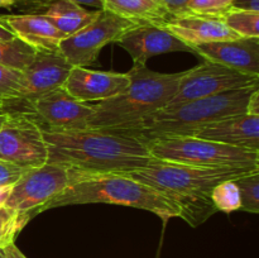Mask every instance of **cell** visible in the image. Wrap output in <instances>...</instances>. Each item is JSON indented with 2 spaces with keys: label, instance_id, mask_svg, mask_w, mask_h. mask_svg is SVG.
<instances>
[{
  "label": "cell",
  "instance_id": "cell-1",
  "mask_svg": "<svg viewBox=\"0 0 259 258\" xmlns=\"http://www.w3.org/2000/svg\"><path fill=\"white\" fill-rule=\"evenodd\" d=\"M43 134L48 163L60 164L73 174L128 175L154 159L146 142L106 129L43 131Z\"/></svg>",
  "mask_w": 259,
  "mask_h": 258
},
{
  "label": "cell",
  "instance_id": "cell-5",
  "mask_svg": "<svg viewBox=\"0 0 259 258\" xmlns=\"http://www.w3.org/2000/svg\"><path fill=\"white\" fill-rule=\"evenodd\" d=\"M255 89L259 88L238 89L171 108H163L149 115L138 125L115 133L134 137L147 144L162 138L190 137L206 124L244 114L248 99Z\"/></svg>",
  "mask_w": 259,
  "mask_h": 258
},
{
  "label": "cell",
  "instance_id": "cell-8",
  "mask_svg": "<svg viewBox=\"0 0 259 258\" xmlns=\"http://www.w3.org/2000/svg\"><path fill=\"white\" fill-rule=\"evenodd\" d=\"M136 25L138 24L132 20L101 9L100 14L93 22L73 34L63 38L58 46V52L71 66L86 67L95 62L104 46L114 43Z\"/></svg>",
  "mask_w": 259,
  "mask_h": 258
},
{
  "label": "cell",
  "instance_id": "cell-31",
  "mask_svg": "<svg viewBox=\"0 0 259 258\" xmlns=\"http://www.w3.org/2000/svg\"><path fill=\"white\" fill-rule=\"evenodd\" d=\"M245 113L249 114V115L259 116V89H255V90L250 94L249 99H248L247 101Z\"/></svg>",
  "mask_w": 259,
  "mask_h": 258
},
{
  "label": "cell",
  "instance_id": "cell-3",
  "mask_svg": "<svg viewBox=\"0 0 259 258\" xmlns=\"http://www.w3.org/2000/svg\"><path fill=\"white\" fill-rule=\"evenodd\" d=\"M71 182L51 200L40 212L53 207L81 204H113L147 210L163 222L180 218V207L174 200L153 187L137 181L129 175H83L70 172Z\"/></svg>",
  "mask_w": 259,
  "mask_h": 258
},
{
  "label": "cell",
  "instance_id": "cell-36",
  "mask_svg": "<svg viewBox=\"0 0 259 258\" xmlns=\"http://www.w3.org/2000/svg\"><path fill=\"white\" fill-rule=\"evenodd\" d=\"M14 37H15L14 33H13L7 25H4L2 22H0V40H8V39H12V38Z\"/></svg>",
  "mask_w": 259,
  "mask_h": 258
},
{
  "label": "cell",
  "instance_id": "cell-12",
  "mask_svg": "<svg viewBox=\"0 0 259 258\" xmlns=\"http://www.w3.org/2000/svg\"><path fill=\"white\" fill-rule=\"evenodd\" d=\"M43 131L65 132L89 128L93 106L73 99L63 88L38 98L25 111Z\"/></svg>",
  "mask_w": 259,
  "mask_h": 258
},
{
  "label": "cell",
  "instance_id": "cell-37",
  "mask_svg": "<svg viewBox=\"0 0 259 258\" xmlns=\"http://www.w3.org/2000/svg\"><path fill=\"white\" fill-rule=\"evenodd\" d=\"M20 2H22V0H0V9H2V8L9 9V8L15 7V5L19 4Z\"/></svg>",
  "mask_w": 259,
  "mask_h": 258
},
{
  "label": "cell",
  "instance_id": "cell-30",
  "mask_svg": "<svg viewBox=\"0 0 259 258\" xmlns=\"http://www.w3.org/2000/svg\"><path fill=\"white\" fill-rule=\"evenodd\" d=\"M230 8L245 10V12L259 13V0H233Z\"/></svg>",
  "mask_w": 259,
  "mask_h": 258
},
{
  "label": "cell",
  "instance_id": "cell-16",
  "mask_svg": "<svg viewBox=\"0 0 259 258\" xmlns=\"http://www.w3.org/2000/svg\"><path fill=\"white\" fill-rule=\"evenodd\" d=\"M194 53L248 75L259 76V38H238L196 46Z\"/></svg>",
  "mask_w": 259,
  "mask_h": 258
},
{
  "label": "cell",
  "instance_id": "cell-2",
  "mask_svg": "<svg viewBox=\"0 0 259 258\" xmlns=\"http://www.w3.org/2000/svg\"><path fill=\"white\" fill-rule=\"evenodd\" d=\"M254 171L259 168L197 167L153 159L144 168L128 175L174 200L180 207V218L197 227L218 211L211 200L218 184Z\"/></svg>",
  "mask_w": 259,
  "mask_h": 258
},
{
  "label": "cell",
  "instance_id": "cell-11",
  "mask_svg": "<svg viewBox=\"0 0 259 258\" xmlns=\"http://www.w3.org/2000/svg\"><path fill=\"white\" fill-rule=\"evenodd\" d=\"M72 66L58 51H38L33 62L22 71V85L17 100L0 109V113H25L38 98L63 88Z\"/></svg>",
  "mask_w": 259,
  "mask_h": 258
},
{
  "label": "cell",
  "instance_id": "cell-35",
  "mask_svg": "<svg viewBox=\"0 0 259 258\" xmlns=\"http://www.w3.org/2000/svg\"><path fill=\"white\" fill-rule=\"evenodd\" d=\"M12 187L13 185H9V186H0V207L4 206L5 202H7L10 191H12Z\"/></svg>",
  "mask_w": 259,
  "mask_h": 258
},
{
  "label": "cell",
  "instance_id": "cell-15",
  "mask_svg": "<svg viewBox=\"0 0 259 258\" xmlns=\"http://www.w3.org/2000/svg\"><path fill=\"white\" fill-rule=\"evenodd\" d=\"M190 137L259 152V116L238 114L197 129Z\"/></svg>",
  "mask_w": 259,
  "mask_h": 258
},
{
  "label": "cell",
  "instance_id": "cell-34",
  "mask_svg": "<svg viewBox=\"0 0 259 258\" xmlns=\"http://www.w3.org/2000/svg\"><path fill=\"white\" fill-rule=\"evenodd\" d=\"M70 2L75 3L77 5H88V7L91 8H96L98 10L104 9V4H103V0H70Z\"/></svg>",
  "mask_w": 259,
  "mask_h": 258
},
{
  "label": "cell",
  "instance_id": "cell-7",
  "mask_svg": "<svg viewBox=\"0 0 259 258\" xmlns=\"http://www.w3.org/2000/svg\"><path fill=\"white\" fill-rule=\"evenodd\" d=\"M48 149L43 129L27 113H5L0 126V159L22 168L47 163Z\"/></svg>",
  "mask_w": 259,
  "mask_h": 258
},
{
  "label": "cell",
  "instance_id": "cell-28",
  "mask_svg": "<svg viewBox=\"0 0 259 258\" xmlns=\"http://www.w3.org/2000/svg\"><path fill=\"white\" fill-rule=\"evenodd\" d=\"M24 172L25 168L0 159V186L14 185Z\"/></svg>",
  "mask_w": 259,
  "mask_h": 258
},
{
  "label": "cell",
  "instance_id": "cell-39",
  "mask_svg": "<svg viewBox=\"0 0 259 258\" xmlns=\"http://www.w3.org/2000/svg\"><path fill=\"white\" fill-rule=\"evenodd\" d=\"M0 258H4V255H3V252H2V249H0Z\"/></svg>",
  "mask_w": 259,
  "mask_h": 258
},
{
  "label": "cell",
  "instance_id": "cell-22",
  "mask_svg": "<svg viewBox=\"0 0 259 258\" xmlns=\"http://www.w3.org/2000/svg\"><path fill=\"white\" fill-rule=\"evenodd\" d=\"M229 29L243 38H259V13L229 8L219 15Z\"/></svg>",
  "mask_w": 259,
  "mask_h": 258
},
{
  "label": "cell",
  "instance_id": "cell-21",
  "mask_svg": "<svg viewBox=\"0 0 259 258\" xmlns=\"http://www.w3.org/2000/svg\"><path fill=\"white\" fill-rule=\"evenodd\" d=\"M37 51L19 38L0 40V65L24 71L34 60Z\"/></svg>",
  "mask_w": 259,
  "mask_h": 258
},
{
  "label": "cell",
  "instance_id": "cell-17",
  "mask_svg": "<svg viewBox=\"0 0 259 258\" xmlns=\"http://www.w3.org/2000/svg\"><path fill=\"white\" fill-rule=\"evenodd\" d=\"M163 27L181 42L192 48V51L196 46L205 43L242 38L229 29L219 17L211 15L186 14L175 17L164 23Z\"/></svg>",
  "mask_w": 259,
  "mask_h": 258
},
{
  "label": "cell",
  "instance_id": "cell-24",
  "mask_svg": "<svg viewBox=\"0 0 259 258\" xmlns=\"http://www.w3.org/2000/svg\"><path fill=\"white\" fill-rule=\"evenodd\" d=\"M211 200L218 211L230 214L237 210H242L240 192L234 180L218 184L211 191Z\"/></svg>",
  "mask_w": 259,
  "mask_h": 258
},
{
  "label": "cell",
  "instance_id": "cell-14",
  "mask_svg": "<svg viewBox=\"0 0 259 258\" xmlns=\"http://www.w3.org/2000/svg\"><path fill=\"white\" fill-rule=\"evenodd\" d=\"M131 55L134 65H146L153 56L168 52H194L163 25L138 24L115 40Z\"/></svg>",
  "mask_w": 259,
  "mask_h": 258
},
{
  "label": "cell",
  "instance_id": "cell-25",
  "mask_svg": "<svg viewBox=\"0 0 259 258\" xmlns=\"http://www.w3.org/2000/svg\"><path fill=\"white\" fill-rule=\"evenodd\" d=\"M234 182L240 192L242 210L253 214L259 212V171L238 177Z\"/></svg>",
  "mask_w": 259,
  "mask_h": 258
},
{
  "label": "cell",
  "instance_id": "cell-6",
  "mask_svg": "<svg viewBox=\"0 0 259 258\" xmlns=\"http://www.w3.org/2000/svg\"><path fill=\"white\" fill-rule=\"evenodd\" d=\"M154 159L197 167L259 168V152L194 137H171L148 143Z\"/></svg>",
  "mask_w": 259,
  "mask_h": 258
},
{
  "label": "cell",
  "instance_id": "cell-26",
  "mask_svg": "<svg viewBox=\"0 0 259 258\" xmlns=\"http://www.w3.org/2000/svg\"><path fill=\"white\" fill-rule=\"evenodd\" d=\"M22 85V71L0 65V109L17 100Z\"/></svg>",
  "mask_w": 259,
  "mask_h": 258
},
{
  "label": "cell",
  "instance_id": "cell-19",
  "mask_svg": "<svg viewBox=\"0 0 259 258\" xmlns=\"http://www.w3.org/2000/svg\"><path fill=\"white\" fill-rule=\"evenodd\" d=\"M104 9L137 24L163 25L171 19L163 0H103Z\"/></svg>",
  "mask_w": 259,
  "mask_h": 258
},
{
  "label": "cell",
  "instance_id": "cell-4",
  "mask_svg": "<svg viewBox=\"0 0 259 258\" xmlns=\"http://www.w3.org/2000/svg\"><path fill=\"white\" fill-rule=\"evenodd\" d=\"M131 85L121 94L91 105L94 114L89 128L118 132L132 128L156 111L166 108L184 71L179 73H161L146 65H134L129 71Z\"/></svg>",
  "mask_w": 259,
  "mask_h": 258
},
{
  "label": "cell",
  "instance_id": "cell-29",
  "mask_svg": "<svg viewBox=\"0 0 259 258\" xmlns=\"http://www.w3.org/2000/svg\"><path fill=\"white\" fill-rule=\"evenodd\" d=\"M190 0H163L167 10L172 18L181 17V15L189 14L187 12V4Z\"/></svg>",
  "mask_w": 259,
  "mask_h": 258
},
{
  "label": "cell",
  "instance_id": "cell-32",
  "mask_svg": "<svg viewBox=\"0 0 259 258\" xmlns=\"http://www.w3.org/2000/svg\"><path fill=\"white\" fill-rule=\"evenodd\" d=\"M51 2L52 0H22L19 4H22L25 9H29L30 12L37 13L38 10H45Z\"/></svg>",
  "mask_w": 259,
  "mask_h": 258
},
{
  "label": "cell",
  "instance_id": "cell-9",
  "mask_svg": "<svg viewBox=\"0 0 259 258\" xmlns=\"http://www.w3.org/2000/svg\"><path fill=\"white\" fill-rule=\"evenodd\" d=\"M258 83L259 76L248 75L219 63L204 61L196 67L184 71L176 94L166 108L238 89L259 88Z\"/></svg>",
  "mask_w": 259,
  "mask_h": 258
},
{
  "label": "cell",
  "instance_id": "cell-33",
  "mask_svg": "<svg viewBox=\"0 0 259 258\" xmlns=\"http://www.w3.org/2000/svg\"><path fill=\"white\" fill-rule=\"evenodd\" d=\"M3 255L4 258H27L24 254L22 253V250L15 245V243H10L8 244L7 247H4L2 249Z\"/></svg>",
  "mask_w": 259,
  "mask_h": 258
},
{
  "label": "cell",
  "instance_id": "cell-23",
  "mask_svg": "<svg viewBox=\"0 0 259 258\" xmlns=\"http://www.w3.org/2000/svg\"><path fill=\"white\" fill-rule=\"evenodd\" d=\"M33 212H22L8 206L0 207V249L14 243L15 238L32 219Z\"/></svg>",
  "mask_w": 259,
  "mask_h": 258
},
{
  "label": "cell",
  "instance_id": "cell-18",
  "mask_svg": "<svg viewBox=\"0 0 259 258\" xmlns=\"http://www.w3.org/2000/svg\"><path fill=\"white\" fill-rule=\"evenodd\" d=\"M0 22L7 25L17 38L35 51H58L61 40L66 38L42 13L0 15Z\"/></svg>",
  "mask_w": 259,
  "mask_h": 258
},
{
  "label": "cell",
  "instance_id": "cell-38",
  "mask_svg": "<svg viewBox=\"0 0 259 258\" xmlns=\"http://www.w3.org/2000/svg\"><path fill=\"white\" fill-rule=\"evenodd\" d=\"M4 118H5V113H0V126H2L3 121H4Z\"/></svg>",
  "mask_w": 259,
  "mask_h": 258
},
{
  "label": "cell",
  "instance_id": "cell-10",
  "mask_svg": "<svg viewBox=\"0 0 259 258\" xmlns=\"http://www.w3.org/2000/svg\"><path fill=\"white\" fill-rule=\"evenodd\" d=\"M70 171L56 163L25 169L13 185L5 206L17 211L38 214L40 210L70 185Z\"/></svg>",
  "mask_w": 259,
  "mask_h": 258
},
{
  "label": "cell",
  "instance_id": "cell-27",
  "mask_svg": "<svg viewBox=\"0 0 259 258\" xmlns=\"http://www.w3.org/2000/svg\"><path fill=\"white\" fill-rule=\"evenodd\" d=\"M232 2L233 0H190L187 4V12L189 14L219 17L225 10L229 9Z\"/></svg>",
  "mask_w": 259,
  "mask_h": 258
},
{
  "label": "cell",
  "instance_id": "cell-20",
  "mask_svg": "<svg viewBox=\"0 0 259 258\" xmlns=\"http://www.w3.org/2000/svg\"><path fill=\"white\" fill-rule=\"evenodd\" d=\"M100 12L101 9L88 10L70 0H52L42 14L46 15L60 32L68 37L93 22Z\"/></svg>",
  "mask_w": 259,
  "mask_h": 258
},
{
  "label": "cell",
  "instance_id": "cell-13",
  "mask_svg": "<svg viewBox=\"0 0 259 258\" xmlns=\"http://www.w3.org/2000/svg\"><path fill=\"white\" fill-rule=\"evenodd\" d=\"M131 85L129 73L95 71L72 66L63 89L81 103L108 100L123 93Z\"/></svg>",
  "mask_w": 259,
  "mask_h": 258
}]
</instances>
